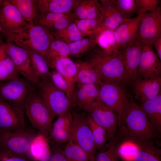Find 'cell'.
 <instances>
[{
	"label": "cell",
	"instance_id": "obj_1",
	"mask_svg": "<svg viewBox=\"0 0 161 161\" xmlns=\"http://www.w3.org/2000/svg\"><path fill=\"white\" fill-rule=\"evenodd\" d=\"M118 127V136L135 143L152 141L155 132L140 106L133 101H129Z\"/></svg>",
	"mask_w": 161,
	"mask_h": 161
},
{
	"label": "cell",
	"instance_id": "obj_2",
	"mask_svg": "<svg viewBox=\"0 0 161 161\" xmlns=\"http://www.w3.org/2000/svg\"><path fill=\"white\" fill-rule=\"evenodd\" d=\"M4 34L7 42H13L26 51L39 54L47 61L54 39L51 32L40 26L29 24L21 29Z\"/></svg>",
	"mask_w": 161,
	"mask_h": 161
},
{
	"label": "cell",
	"instance_id": "obj_3",
	"mask_svg": "<svg viewBox=\"0 0 161 161\" xmlns=\"http://www.w3.org/2000/svg\"><path fill=\"white\" fill-rule=\"evenodd\" d=\"M88 54L86 60L96 68L102 81L119 83L123 80L125 69L119 51L112 54H108L97 44Z\"/></svg>",
	"mask_w": 161,
	"mask_h": 161
},
{
	"label": "cell",
	"instance_id": "obj_4",
	"mask_svg": "<svg viewBox=\"0 0 161 161\" xmlns=\"http://www.w3.org/2000/svg\"><path fill=\"white\" fill-rule=\"evenodd\" d=\"M24 112L32 125L40 133L46 136L49 135L54 117L35 88L31 93Z\"/></svg>",
	"mask_w": 161,
	"mask_h": 161
},
{
	"label": "cell",
	"instance_id": "obj_5",
	"mask_svg": "<svg viewBox=\"0 0 161 161\" xmlns=\"http://www.w3.org/2000/svg\"><path fill=\"white\" fill-rule=\"evenodd\" d=\"M32 84L20 77L0 82V100L24 112L30 95L35 88Z\"/></svg>",
	"mask_w": 161,
	"mask_h": 161
},
{
	"label": "cell",
	"instance_id": "obj_6",
	"mask_svg": "<svg viewBox=\"0 0 161 161\" xmlns=\"http://www.w3.org/2000/svg\"><path fill=\"white\" fill-rule=\"evenodd\" d=\"M38 92L54 117L70 111L72 103L66 94L57 88L49 76L40 82Z\"/></svg>",
	"mask_w": 161,
	"mask_h": 161
},
{
	"label": "cell",
	"instance_id": "obj_7",
	"mask_svg": "<svg viewBox=\"0 0 161 161\" xmlns=\"http://www.w3.org/2000/svg\"><path fill=\"white\" fill-rule=\"evenodd\" d=\"M99 85L98 98L115 113L118 126L129 102L126 93L119 83L102 81Z\"/></svg>",
	"mask_w": 161,
	"mask_h": 161
},
{
	"label": "cell",
	"instance_id": "obj_8",
	"mask_svg": "<svg viewBox=\"0 0 161 161\" xmlns=\"http://www.w3.org/2000/svg\"><path fill=\"white\" fill-rule=\"evenodd\" d=\"M72 114L71 138L88 155L91 161H95L96 146L85 111Z\"/></svg>",
	"mask_w": 161,
	"mask_h": 161
},
{
	"label": "cell",
	"instance_id": "obj_9",
	"mask_svg": "<svg viewBox=\"0 0 161 161\" xmlns=\"http://www.w3.org/2000/svg\"><path fill=\"white\" fill-rule=\"evenodd\" d=\"M83 109L95 123L106 130L109 140L116 136L118 125L117 116L113 110L102 103L98 97Z\"/></svg>",
	"mask_w": 161,
	"mask_h": 161
},
{
	"label": "cell",
	"instance_id": "obj_10",
	"mask_svg": "<svg viewBox=\"0 0 161 161\" xmlns=\"http://www.w3.org/2000/svg\"><path fill=\"white\" fill-rule=\"evenodd\" d=\"M35 136L26 129L0 131V148L10 153L28 157L30 145Z\"/></svg>",
	"mask_w": 161,
	"mask_h": 161
},
{
	"label": "cell",
	"instance_id": "obj_11",
	"mask_svg": "<svg viewBox=\"0 0 161 161\" xmlns=\"http://www.w3.org/2000/svg\"><path fill=\"white\" fill-rule=\"evenodd\" d=\"M1 45L4 52L13 62L20 74L32 84L38 86L40 81L33 69L27 52L11 42H7Z\"/></svg>",
	"mask_w": 161,
	"mask_h": 161
},
{
	"label": "cell",
	"instance_id": "obj_12",
	"mask_svg": "<svg viewBox=\"0 0 161 161\" xmlns=\"http://www.w3.org/2000/svg\"><path fill=\"white\" fill-rule=\"evenodd\" d=\"M161 38V7L143 14L140 19L138 35L136 39L144 45H153Z\"/></svg>",
	"mask_w": 161,
	"mask_h": 161
},
{
	"label": "cell",
	"instance_id": "obj_13",
	"mask_svg": "<svg viewBox=\"0 0 161 161\" xmlns=\"http://www.w3.org/2000/svg\"><path fill=\"white\" fill-rule=\"evenodd\" d=\"M143 45L136 40L129 44L120 47L119 51L123 59L125 69L123 82L132 83L137 79Z\"/></svg>",
	"mask_w": 161,
	"mask_h": 161
},
{
	"label": "cell",
	"instance_id": "obj_14",
	"mask_svg": "<svg viewBox=\"0 0 161 161\" xmlns=\"http://www.w3.org/2000/svg\"><path fill=\"white\" fill-rule=\"evenodd\" d=\"M25 129L24 112L0 100V131Z\"/></svg>",
	"mask_w": 161,
	"mask_h": 161
},
{
	"label": "cell",
	"instance_id": "obj_15",
	"mask_svg": "<svg viewBox=\"0 0 161 161\" xmlns=\"http://www.w3.org/2000/svg\"><path fill=\"white\" fill-rule=\"evenodd\" d=\"M161 61L152 45H143L137 73V78L161 76Z\"/></svg>",
	"mask_w": 161,
	"mask_h": 161
},
{
	"label": "cell",
	"instance_id": "obj_16",
	"mask_svg": "<svg viewBox=\"0 0 161 161\" xmlns=\"http://www.w3.org/2000/svg\"><path fill=\"white\" fill-rule=\"evenodd\" d=\"M0 23L4 33L16 31L29 24L9 0H4L1 6Z\"/></svg>",
	"mask_w": 161,
	"mask_h": 161
},
{
	"label": "cell",
	"instance_id": "obj_17",
	"mask_svg": "<svg viewBox=\"0 0 161 161\" xmlns=\"http://www.w3.org/2000/svg\"><path fill=\"white\" fill-rule=\"evenodd\" d=\"M133 83L135 97L142 102L155 98L161 94V76L137 78Z\"/></svg>",
	"mask_w": 161,
	"mask_h": 161
},
{
	"label": "cell",
	"instance_id": "obj_18",
	"mask_svg": "<svg viewBox=\"0 0 161 161\" xmlns=\"http://www.w3.org/2000/svg\"><path fill=\"white\" fill-rule=\"evenodd\" d=\"M99 1L102 15L99 30L105 29L114 30L120 24L129 19L122 15L114 0H100Z\"/></svg>",
	"mask_w": 161,
	"mask_h": 161
},
{
	"label": "cell",
	"instance_id": "obj_19",
	"mask_svg": "<svg viewBox=\"0 0 161 161\" xmlns=\"http://www.w3.org/2000/svg\"><path fill=\"white\" fill-rule=\"evenodd\" d=\"M72 120L70 111L58 116L52 124L49 134V139L57 144L67 143L71 137Z\"/></svg>",
	"mask_w": 161,
	"mask_h": 161
},
{
	"label": "cell",
	"instance_id": "obj_20",
	"mask_svg": "<svg viewBox=\"0 0 161 161\" xmlns=\"http://www.w3.org/2000/svg\"><path fill=\"white\" fill-rule=\"evenodd\" d=\"M142 15H137L135 17L128 19L114 30L115 38L119 47L129 44L136 40Z\"/></svg>",
	"mask_w": 161,
	"mask_h": 161
},
{
	"label": "cell",
	"instance_id": "obj_21",
	"mask_svg": "<svg viewBox=\"0 0 161 161\" xmlns=\"http://www.w3.org/2000/svg\"><path fill=\"white\" fill-rule=\"evenodd\" d=\"M54 68L66 81L69 88L67 96L71 103L75 89V77L77 72L75 63L68 57L60 58L56 61Z\"/></svg>",
	"mask_w": 161,
	"mask_h": 161
},
{
	"label": "cell",
	"instance_id": "obj_22",
	"mask_svg": "<svg viewBox=\"0 0 161 161\" xmlns=\"http://www.w3.org/2000/svg\"><path fill=\"white\" fill-rule=\"evenodd\" d=\"M75 63L77 72L75 81L78 84L99 85L102 81L98 72L89 61L78 59Z\"/></svg>",
	"mask_w": 161,
	"mask_h": 161
},
{
	"label": "cell",
	"instance_id": "obj_23",
	"mask_svg": "<svg viewBox=\"0 0 161 161\" xmlns=\"http://www.w3.org/2000/svg\"><path fill=\"white\" fill-rule=\"evenodd\" d=\"M78 85L76 91L74 92L71 103L72 105L83 109L99 97V86L93 84Z\"/></svg>",
	"mask_w": 161,
	"mask_h": 161
},
{
	"label": "cell",
	"instance_id": "obj_24",
	"mask_svg": "<svg viewBox=\"0 0 161 161\" xmlns=\"http://www.w3.org/2000/svg\"><path fill=\"white\" fill-rule=\"evenodd\" d=\"M72 11L77 20L102 17L99 2L97 0H76Z\"/></svg>",
	"mask_w": 161,
	"mask_h": 161
},
{
	"label": "cell",
	"instance_id": "obj_25",
	"mask_svg": "<svg viewBox=\"0 0 161 161\" xmlns=\"http://www.w3.org/2000/svg\"><path fill=\"white\" fill-rule=\"evenodd\" d=\"M51 154L47 136L41 133L35 136L30 145L28 157L32 161H48Z\"/></svg>",
	"mask_w": 161,
	"mask_h": 161
},
{
	"label": "cell",
	"instance_id": "obj_26",
	"mask_svg": "<svg viewBox=\"0 0 161 161\" xmlns=\"http://www.w3.org/2000/svg\"><path fill=\"white\" fill-rule=\"evenodd\" d=\"M76 0H36V6L41 14L63 13L72 12Z\"/></svg>",
	"mask_w": 161,
	"mask_h": 161
},
{
	"label": "cell",
	"instance_id": "obj_27",
	"mask_svg": "<svg viewBox=\"0 0 161 161\" xmlns=\"http://www.w3.org/2000/svg\"><path fill=\"white\" fill-rule=\"evenodd\" d=\"M140 107L147 116L154 131L161 130V94L155 98L142 102Z\"/></svg>",
	"mask_w": 161,
	"mask_h": 161
},
{
	"label": "cell",
	"instance_id": "obj_28",
	"mask_svg": "<svg viewBox=\"0 0 161 161\" xmlns=\"http://www.w3.org/2000/svg\"><path fill=\"white\" fill-rule=\"evenodd\" d=\"M136 143L138 150L133 161H161V150L152 141Z\"/></svg>",
	"mask_w": 161,
	"mask_h": 161
},
{
	"label": "cell",
	"instance_id": "obj_29",
	"mask_svg": "<svg viewBox=\"0 0 161 161\" xmlns=\"http://www.w3.org/2000/svg\"><path fill=\"white\" fill-rule=\"evenodd\" d=\"M15 6L29 24H33L35 18L40 13L36 6V0H9Z\"/></svg>",
	"mask_w": 161,
	"mask_h": 161
},
{
	"label": "cell",
	"instance_id": "obj_30",
	"mask_svg": "<svg viewBox=\"0 0 161 161\" xmlns=\"http://www.w3.org/2000/svg\"><path fill=\"white\" fill-rule=\"evenodd\" d=\"M95 40L97 44L108 54H112L119 52V47L114 30L105 29L101 30L98 33Z\"/></svg>",
	"mask_w": 161,
	"mask_h": 161
},
{
	"label": "cell",
	"instance_id": "obj_31",
	"mask_svg": "<svg viewBox=\"0 0 161 161\" xmlns=\"http://www.w3.org/2000/svg\"><path fill=\"white\" fill-rule=\"evenodd\" d=\"M17 69L11 59L6 54L0 45V82L19 77Z\"/></svg>",
	"mask_w": 161,
	"mask_h": 161
},
{
	"label": "cell",
	"instance_id": "obj_32",
	"mask_svg": "<svg viewBox=\"0 0 161 161\" xmlns=\"http://www.w3.org/2000/svg\"><path fill=\"white\" fill-rule=\"evenodd\" d=\"M118 136L109 140L100 151L95 154V161H120L118 148L120 142Z\"/></svg>",
	"mask_w": 161,
	"mask_h": 161
},
{
	"label": "cell",
	"instance_id": "obj_33",
	"mask_svg": "<svg viewBox=\"0 0 161 161\" xmlns=\"http://www.w3.org/2000/svg\"><path fill=\"white\" fill-rule=\"evenodd\" d=\"M70 55L68 45L54 38L50 46L47 61L50 68L53 69L57 59L60 58L68 57Z\"/></svg>",
	"mask_w": 161,
	"mask_h": 161
},
{
	"label": "cell",
	"instance_id": "obj_34",
	"mask_svg": "<svg viewBox=\"0 0 161 161\" xmlns=\"http://www.w3.org/2000/svg\"><path fill=\"white\" fill-rule=\"evenodd\" d=\"M51 33L54 39L68 45L84 38L78 30L75 21L62 30Z\"/></svg>",
	"mask_w": 161,
	"mask_h": 161
},
{
	"label": "cell",
	"instance_id": "obj_35",
	"mask_svg": "<svg viewBox=\"0 0 161 161\" xmlns=\"http://www.w3.org/2000/svg\"><path fill=\"white\" fill-rule=\"evenodd\" d=\"M26 51L29 56L33 69L39 80L49 77L50 72V67L44 58L39 54Z\"/></svg>",
	"mask_w": 161,
	"mask_h": 161
},
{
	"label": "cell",
	"instance_id": "obj_36",
	"mask_svg": "<svg viewBox=\"0 0 161 161\" xmlns=\"http://www.w3.org/2000/svg\"><path fill=\"white\" fill-rule=\"evenodd\" d=\"M63 148L67 161H91L86 152L71 139Z\"/></svg>",
	"mask_w": 161,
	"mask_h": 161
},
{
	"label": "cell",
	"instance_id": "obj_37",
	"mask_svg": "<svg viewBox=\"0 0 161 161\" xmlns=\"http://www.w3.org/2000/svg\"><path fill=\"white\" fill-rule=\"evenodd\" d=\"M97 19H84L77 20V27L83 37H89L94 39L96 33L102 20Z\"/></svg>",
	"mask_w": 161,
	"mask_h": 161
},
{
	"label": "cell",
	"instance_id": "obj_38",
	"mask_svg": "<svg viewBox=\"0 0 161 161\" xmlns=\"http://www.w3.org/2000/svg\"><path fill=\"white\" fill-rule=\"evenodd\" d=\"M97 44L95 39L89 37H84L68 45L70 55L78 57L88 52Z\"/></svg>",
	"mask_w": 161,
	"mask_h": 161
},
{
	"label": "cell",
	"instance_id": "obj_39",
	"mask_svg": "<svg viewBox=\"0 0 161 161\" xmlns=\"http://www.w3.org/2000/svg\"><path fill=\"white\" fill-rule=\"evenodd\" d=\"M87 115L96 149L100 150L109 140L108 134L104 128L95 123L88 114Z\"/></svg>",
	"mask_w": 161,
	"mask_h": 161
},
{
	"label": "cell",
	"instance_id": "obj_40",
	"mask_svg": "<svg viewBox=\"0 0 161 161\" xmlns=\"http://www.w3.org/2000/svg\"><path fill=\"white\" fill-rule=\"evenodd\" d=\"M69 13H39L34 19L33 24L34 25L40 26L51 32L53 25L55 21Z\"/></svg>",
	"mask_w": 161,
	"mask_h": 161
},
{
	"label": "cell",
	"instance_id": "obj_41",
	"mask_svg": "<svg viewBox=\"0 0 161 161\" xmlns=\"http://www.w3.org/2000/svg\"><path fill=\"white\" fill-rule=\"evenodd\" d=\"M119 144L118 148L119 157L124 161H133L138 150L137 144L133 141L124 140Z\"/></svg>",
	"mask_w": 161,
	"mask_h": 161
},
{
	"label": "cell",
	"instance_id": "obj_42",
	"mask_svg": "<svg viewBox=\"0 0 161 161\" xmlns=\"http://www.w3.org/2000/svg\"><path fill=\"white\" fill-rule=\"evenodd\" d=\"M122 15L125 18H131L137 12L136 0H114Z\"/></svg>",
	"mask_w": 161,
	"mask_h": 161
},
{
	"label": "cell",
	"instance_id": "obj_43",
	"mask_svg": "<svg viewBox=\"0 0 161 161\" xmlns=\"http://www.w3.org/2000/svg\"><path fill=\"white\" fill-rule=\"evenodd\" d=\"M160 0H136L137 15L156 10L160 5Z\"/></svg>",
	"mask_w": 161,
	"mask_h": 161
},
{
	"label": "cell",
	"instance_id": "obj_44",
	"mask_svg": "<svg viewBox=\"0 0 161 161\" xmlns=\"http://www.w3.org/2000/svg\"><path fill=\"white\" fill-rule=\"evenodd\" d=\"M49 76L53 85L64 92L67 96L69 92L68 85L61 74L55 70L50 72Z\"/></svg>",
	"mask_w": 161,
	"mask_h": 161
},
{
	"label": "cell",
	"instance_id": "obj_45",
	"mask_svg": "<svg viewBox=\"0 0 161 161\" xmlns=\"http://www.w3.org/2000/svg\"><path fill=\"white\" fill-rule=\"evenodd\" d=\"M77 20L72 12H70L55 21L53 25L51 32L62 30Z\"/></svg>",
	"mask_w": 161,
	"mask_h": 161
},
{
	"label": "cell",
	"instance_id": "obj_46",
	"mask_svg": "<svg viewBox=\"0 0 161 161\" xmlns=\"http://www.w3.org/2000/svg\"><path fill=\"white\" fill-rule=\"evenodd\" d=\"M0 161H32L28 157L7 151L0 148Z\"/></svg>",
	"mask_w": 161,
	"mask_h": 161
},
{
	"label": "cell",
	"instance_id": "obj_47",
	"mask_svg": "<svg viewBox=\"0 0 161 161\" xmlns=\"http://www.w3.org/2000/svg\"><path fill=\"white\" fill-rule=\"evenodd\" d=\"M48 161H67L64 154L63 148L60 144L54 145L51 149V154Z\"/></svg>",
	"mask_w": 161,
	"mask_h": 161
},
{
	"label": "cell",
	"instance_id": "obj_48",
	"mask_svg": "<svg viewBox=\"0 0 161 161\" xmlns=\"http://www.w3.org/2000/svg\"><path fill=\"white\" fill-rule=\"evenodd\" d=\"M156 51V54L161 61V38L157 39L152 45Z\"/></svg>",
	"mask_w": 161,
	"mask_h": 161
},
{
	"label": "cell",
	"instance_id": "obj_49",
	"mask_svg": "<svg viewBox=\"0 0 161 161\" xmlns=\"http://www.w3.org/2000/svg\"><path fill=\"white\" fill-rule=\"evenodd\" d=\"M4 1V0H0V5H2Z\"/></svg>",
	"mask_w": 161,
	"mask_h": 161
},
{
	"label": "cell",
	"instance_id": "obj_50",
	"mask_svg": "<svg viewBox=\"0 0 161 161\" xmlns=\"http://www.w3.org/2000/svg\"><path fill=\"white\" fill-rule=\"evenodd\" d=\"M1 5H0V7H1ZM2 31V28H1V27L0 24V32Z\"/></svg>",
	"mask_w": 161,
	"mask_h": 161
}]
</instances>
